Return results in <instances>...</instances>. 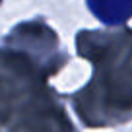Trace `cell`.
I'll return each instance as SVG.
<instances>
[{
  "instance_id": "cell-1",
  "label": "cell",
  "mask_w": 132,
  "mask_h": 132,
  "mask_svg": "<svg viewBox=\"0 0 132 132\" xmlns=\"http://www.w3.org/2000/svg\"><path fill=\"white\" fill-rule=\"evenodd\" d=\"M89 12L105 25H119L132 18V0H86Z\"/></svg>"
},
{
  "instance_id": "cell-2",
  "label": "cell",
  "mask_w": 132,
  "mask_h": 132,
  "mask_svg": "<svg viewBox=\"0 0 132 132\" xmlns=\"http://www.w3.org/2000/svg\"><path fill=\"white\" fill-rule=\"evenodd\" d=\"M0 2H2V0H0Z\"/></svg>"
}]
</instances>
